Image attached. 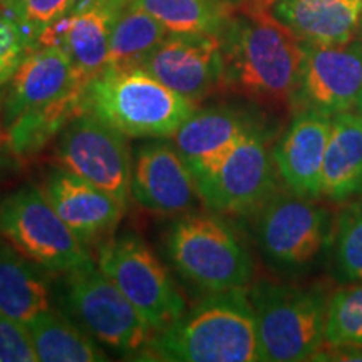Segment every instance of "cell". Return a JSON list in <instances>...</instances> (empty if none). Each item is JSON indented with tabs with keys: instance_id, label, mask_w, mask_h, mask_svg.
Listing matches in <instances>:
<instances>
[{
	"instance_id": "83f0119b",
	"label": "cell",
	"mask_w": 362,
	"mask_h": 362,
	"mask_svg": "<svg viewBox=\"0 0 362 362\" xmlns=\"http://www.w3.org/2000/svg\"><path fill=\"white\" fill-rule=\"evenodd\" d=\"M325 346L362 349V282L341 285V288L330 296Z\"/></svg>"
},
{
	"instance_id": "74e56055",
	"label": "cell",
	"mask_w": 362,
	"mask_h": 362,
	"mask_svg": "<svg viewBox=\"0 0 362 362\" xmlns=\"http://www.w3.org/2000/svg\"><path fill=\"white\" fill-rule=\"evenodd\" d=\"M361 29H362V0H361Z\"/></svg>"
},
{
	"instance_id": "ffe728a7",
	"label": "cell",
	"mask_w": 362,
	"mask_h": 362,
	"mask_svg": "<svg viewBox=\"0 0 362 362\" xmlns=\"http://www.w3.org/2000/svg\"><path fill=\"white\" fill-rule=\"evenodd\" d=\"M267 8L302 42L346 44L361 30V0H272Z\"/></svg>"
},
{
	"instance_id": "9c48e42d",
	"label": "cell",
	"mask_w": 362,
	"mask_h": 362,
	"mask_svg": "<svg viewBox=\"0 0 362 362\" xmlns=\"http://www.w3.org/2000/svg\"><path fill=\"white\" fill-rule=\"evenodd\" d=\"M98 267L155 332L187 312V302L168 269L136 233L124 232L103 242L98 248Z\"/></svg>"
},
{
	"instance_id": "d6a6232c",
	"label": "cell",
	"mask_w": 362,
	"mask_h": 362,
	"mask_svg": "<svg viewBox=\"0 0 362 362\" xmlns=\"http://www.w3.org/2000/svg\"><path fill=\"white\" fill-rule=\"evenodd\" d=\"M272 0H253L252 4H255V6H262V7H269Z\"/></svg>"
},
{
	"instance_id": "4316f807",
	"label": "cell",
	"mask_w": 362,
	"mask_h": 362,
	"mask_svg": "<svg viewBox=\"0 0 362 362\" xmlns=\"http://www.w3.org/2000/svg\"><path fill=\"white\" fill-rule=\"evenodd\" d=\"M329 265L337 284L362 282V197L339 211Z\"/></svg>"
},
{
	"instance_id": "d6986e66",
	"label": "cell",
	"mask_w": 362,
	"mask_h": 362,
	"mask_svg": "<svg viewBox=\"0 0 362 362\" xmlns=\"http://www.w3.org/2000/svg\"><path fill=\"white\" fill-rule=\"evenodd\" d=\"M259 126L262 124L245 111L230 106H211L194 110L173 134V143L194 178H198L218 165L226 153Z\"/></svg>"
},
{
	"instance_id": "7402d4cb",
	"label": "cell",
	"mask_w": 362,
	"mask_h": 362,
	"mask_svg": "<svg viewBox=\"0 0 362 362\" xmlns=\"http://www.w3.org/2000/svg\"><path fill=\"white\" fill-rule=\"evenodd\" d=\"M42 267L0 240V310L27 325L51 309V287Z\"/></svg>"
},
{
	"instance_id": "4dcf8cb0",
	"label": "cell",
	"mask_w": 362,
	"mask_h": 362,
	"mask_svg": "<svg viewBox=\"0 0 362 362\" xmlns=\"http://www.w3.org/2000/svg\"><path fill=\"white\" fill-rule=\"evenodd\" d=\"M33 339L19 320L0 310V362H35Z\"/></svg>"
},
{
	"instance_id": "2e32d148",
	"label": "cell",
	"mask_w": 362,
	"mask_h": 362,
	"mask_svg": "<svg viewBox=\"0 0 362 362\" xmlns=\"http://www.w3.org/2000/svg\"><path fill=\"white\" fill-rule=\"evenodd\" d=\"M76 88H86V84L79 81L69 56L56 45L35 44L8 81L0 103L4 126L24 112L57 101Z\"/></svg>"
},
{
	"instance_id": "e0dca14e",
	"label": "cell",
	"mask_w": 362,
	"mask_h": 362,
	"mask_svg": "<svg viewBox=\"0 0 362 362\" xmlns=\"http://www.w3.org/2000/svg\"><path fill=\"white\" fill-rule=\"evenodd\" d=\"M42 189L54 210L84 245L110 235L126 211V202L64 168L52 170Z\"/></svg>"
},
{
	"instance_id": "6da1fadb",
	"label": "cell",
	"mask_w": 362,
	"mask_h": 362,
	"mask_svg": "<svg viewBox=\"0 0 362 362\" xmlns=\"http://www.w3.org/2000/svg\"><path fill=\"white\" fill-rule=\"evenodd\" d=\"M223 88L252 101L292 104L302 66V40L267 7L230 13L220 33Z\"/></svg>"
},
{
	"instance_id": "cb8c5ba5",
	"label": "cell",
	"mask_w": 362,
	"mask_h": 362,
	"mask_svg": "<svg viewBox=\"0 0 362 362\" xmlns=\"http://www.w3.org/2000/svg\"><path fill=\"white\" fill-rule=\"evenodd\" d=\"M35 354L44 362H101L106 352L69 317L47 309L25 325Z\"/></svg>"
},
{
	"instance_id": "f1b7e54d",
	"label": "cell",
	"mask_w": 362,
	"mask_h": 362,
	"mask_svg": "<svg viewBox=\"0 0 362 362\" xmlns=\"http://www.w3.org/2000/svg\"><path fill=\"white\" fill-rule=\"evenodd\" d=\"M78 0H6L7 16L19 21L37 42L47 27L66 16Z\"/></svg>"
},
{
	"instance_id": "1f68e13d",
	"label": "cell",
	"mask_w": 362,
	"mask_h": 362,
	"mask_svg": "<svg viewBox=\"0 0 362 362\" xmlns=\"http://www.w3.org/2000/svg\"><path fill=\"white\" fill-rule=\"evenodd\" d=\"M17 158L13 156L11 144H8V136H7V129L4 126L2 121V110H0V173L4 171L11 170L12 166L17 165Z\"/></svg>"
},
{
	"instance_id": "4fadbf2b",
	"label": "cell",
	"mask_w": 362,
	"mask_h": 362,
	"mask_svg": "<svg viewBox=\"0 0 362 362\" xmlns=\"http://www.w3.org/2000/svg\"><path fill=\"white\" fill-rule=\"evenodd\" d=\"M193 104L223 88L218 34H168L141 66Z\"/></svg>"
},
{
	"instance_id": "8d00e7d4",
	"label": "cell",
	"mask_w": 362,
	"mask_h": 362,
	"mask_svg": "<svg viewBox=\"0 0 362 362\" xmlns=\"http://www.w3.org/2000/svg\"><path fill=\"white\" fill-rule=\"evenodd\" d=\"M357 111H359V112H361V115H362V99H361V103H359V106H357Z\"/></svg>"
},
{
	"instance_id": "30bf717a",
	"label": "cell",
	"mask_w": 362,
	"mask_h": 362,
	"mask_svg": "<svg viewBox=\"0 0 362 362\" xmlns=\"http://www.w3.org/2000/svg\"><path fill=\"white\" fill-rule=\"evenodd\" d=\"M277 165L264 126L250 131L218 165L198 176V193L218 215H250L277 192Z\"/></svg>"
},
{
	"instance_id": "5b68a950",
	"label": "cell",
	"mask_w": 362,
	"mask_h": 362,
	"mask_svg": "<svg viewBox=\"0 0 362 362\" xmlns=\"http://www.w3.org/2000/svg\"><path fill=\"white\" fill-rule=\"evenodd\" d=\"M257 211V245L275 272L302 277L329 264L337 218L330 208L288 189Z\"/></svg>"
},
{
	"instance_id": "836d02e7",
	"label": "cell",
	"mask_w": 362,
	"mask_h": 362,
	"mask_svg": "<svg viewBox=\"0 0 362 362\" xmlns=\"http://www.w3.org/2000/svg\"><path fill=\"white\" fill-rule=\"evenodd\" d=\"M0 13H7V7H6V0H0Z\"/></svg>"
},
{
	"instance_id": "9a60e30c",
	"label": "cell",
	"mask_w": 362,
	"mask_h": 362,
	"mask_svg": "<svg viewBox=\"0 0 362 362\" xmlns=\"http://www.w3.org/2000/svg\"><path fill=\"white\" fill-rule=\"evenodd\" d=\"M123 7L115 0H78L66 16L39 35L35 44L62 49L81 83L88 86L106 67L112 25Z\"/></svg>"
},
{
	"instance_id": "3957f363",
	"label": "cell",
	"mask_w": 362,
	"mask_h": 362,
	"mask_svg": "<svg viewBox=\"0 0 362 362\" xmlns=\"http://www.w3.org/2000/svg\"><path fill=\"white\" fill-rule=\"evenodd\" d=\"M330 296L322 282L253 284L248 297L255 312L262 361H314L325 346Z\"/></svg>"
},
{
	"instance_id": "8fae6325",
	"label": "cell",
	"mask_w": 362,
	"mask_h": 362,
	"mask_svg": "<svg viewBox=\"0 0 362 362\" xmlns=\"http://www.w3.org/2000/svg\"><path fill=\"white\" fill-rule=\"evenodd\" d=\"M54 160L98 188L128 203L133 158L126 136L88 110L81 111L56 138Z\"/></svg>"
},
{
	"instance_id": "277c9868",
	"label": "cell",
	"mask_w": 362,
	"mask_h": 362,
	"mask_svg": "<svg viewBox=\"0 0 362 362\" xmlns=\"http://www.w3.org/2000/svg\"><path fill=\"white\" fill-rule=\"evenodd\" d=\"M84 107L126 138H173L197 104L143 67L104 69L84 89Z\"/></svg>"
},
{
	"instance_id": "f546056e",
	"label": "cell",
	"mask_w": 362,
	"mask_h": 362,
	"mask_svg": "<svg viewBox=\"0 0 362 362\" xmlns=\"http://www.w3.org/2000/svg\"><path fill=\"white\" fill-rule=\"evenodd\" d=\"M34 45V37L19 21L0 13V88L12 79Z\"/></svg>"
},
{
	"instance_id": "d4e9b609",
	"label": "cell",
	"mask_w": 362,
	"mask_h": 362,
	"mask_svg": "<svg viewBox=\"0 0 362 362\" xmlns=\"http://www.w3.org/2000/svg\"><path fill=\"white\" fill-rule=\"evenodd\" d=\"M170 33L133 2L121 8L112 25L110 51L104 69H131L141 67Z\"/></svg>"
},
{
	"instance_id": "e575fe53",
	"label": "cell",
	"mask_w": 362,
	"mask_h": 362,
	"mask_svg": "<svg viewBox=\"0 0 362 362\" xmlns=\"http://www.w3.org/2000/svg\"><path fill=\"white\" fill-rule=\"evenodd\" d=\"M230 4H242V2H253V0H226Z\"/></svg>"
},
{
	"instance_id": "484cf974",
	"label": "cell",
	"mask_w": 362,
	"mask_h": 362,
	"mask_svg": "<svg viewBox=\"0 0 362 362\" xmlns=\"http://www.w3.org/2000/svg\"><path fill=\"white\" fill-rule=\"evenodd\" d=\"M170 34H218L230 17L226 0H131Z\"/></svg>"
},
{
	"instance_id": "8992f818",
	"label": "cell",
	"mask_w": 362,
	"mask_h": 362,
	"mask_svg": "<svg viewBox=\"0 0 362 362\" xmlns=\"http://www.w3.org/2000/svg\"><path fill=\"white\" fill-rule=\"evenodd\" d=\"M54 293L64 315L119 354L143 356L155 336L151 325L94 262L61 274Z\"/></svg>"
},
{
	"instance_id": "ba28073f",
	"label": "cell",
	"mask_w": 362,
	"mask_h": 362,
	"mask_svg": "<svg viewBox=\"0 0 362 362\" xmlns=\"http://www.w3.org/2000/svg\"><path fill=\"white\" fill-rule=\"evenodd\" d=\"M0 235L22 255L52 274L94 262L84 243L54 210L44 189L34 185L0 198Z\"/></svg>"
},
{
	"instance_id": "5bb4252c",
	"label": "cell",
	"mask_w": 362,
	"mask_h": 362,
	"mask_svg": "<svg viewBox=\"0 0 362 362\" xmlns=\"http://www.w3.org/2000/svg\"><path fill=\"white\" fill-rule=\"evenodd\" d=\"M131 197L144 210L161 215L188 211L200 200L198 185L175 143L151 141L136 151Z\"/></svg>"
},
{
	"instance_id": "603a6c76",
	"label": "cell",
	"mask_w": 362,
	"mask_h": 362,
	"mask_svg": "<svg viewBox=\"0 0 362 362\" xmlns=\"http://www.w3.org/2000/svg\"><path fill=\"white\" fill-rule=\"evenodd\" d=\"M84 89L76 88L47 106L24 112L6 126L8 144L17 161L30 160L61 134L67 124L84 111Z\"/></svg>"
},
{
	"instance_id": "52a82bcc",
	"label": "cell",
	"mask_w": 362,
	"mask_h": 362,
	"mask_svg": "<svg viewBox=\"0 0 362 362\" xmlns=\"http://www.w3.org/2000/svg\"><path fill=\"white\" fill-rule=\"evenodd\" d=\"M166 248L183 279L208 293L247 288L252 255L233 226L218 214H187L170 228Z\"/></svg>"
},
{
	"instance_id": "d590c367",
	"label": "cell",
	"mask_w": 362,
	"mask_h": 362,
	"mask_svg": "<svg viewBox=\"0 0 362 362\" xmlns=\"http://www.w3.org/2000/svg\"><path fill=\"white\" fill-rule=\"evenodd\" d=\"M115 2H117V4H121V6H126V4H129L131 0H115Z\"/></svg>"
},
{
	"instance_id": "7c38bea8",
	"label": "cell",
	"mask_w": 362,
	"mask_h": 362,
	"mask_svg": "<svg viewBox=\"0 0 362 362\" xmlns=\"http://www.w3.org/2000/svg\"><path fill=\"white\" fill-rule=\"evenodd\" d=\"M362 99V40L302 42V66L292 106L334 116L357 110Z\"/></svg>"
},
{
	"instance_id": "7a4b0ae2",
	"label": "cell",
	"mask_w": 362,
	"mask_h": 362,
	"mask_svg": "<svg viewBox=\"0 0 362 362\" xmlns=\"http://www.w3.org/2000/svg\"><path fill=\"white\" fill-rule=\"evenodd\" d=\"M141 359L166 362L262 361L247 288L208 293L176 322L155 332Z\"/></svg>"
},
{
	"instance_id": "44dd1931",
	"label": "cell",
	"mask_w": 362,
	"mask_h": 362,
	"mask_svg": "<svg viewBox=\"0 0 362 362\" xmlns=\"http://www.w3.org/2000/svg\"><path fill=\"white\" fill-rule=\"evenodd\" d=\"M359 197H362V115L346 111L332 116L320 198L341 205Z\"/></svg>"
},
{
	"instance_id": "ac0fdd59",
	"label": "cell",
	"mask_w": 362,
	"mask_h": 362,
	"mask_svg": "<svg viewBox=\"0 0 362 362\" xmlns=\"http://www.w3.org/2000/svg\"><path fill=\"white\" fill-rule=\"evenodd\" d=\"M332 116L317 110H298L285 129L274 160L287 188L300 197L319 200L320 180Z\"/></svg>"
}]
</instances>
